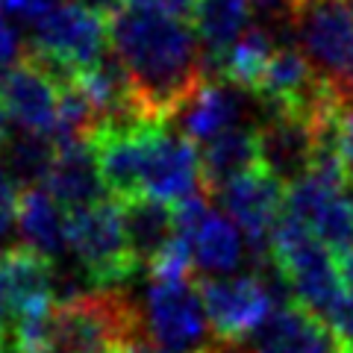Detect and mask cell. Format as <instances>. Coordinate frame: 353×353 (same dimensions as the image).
Returning a JSON list of instances; mask_svg holds the SVG:
<instances>
[{
	"mask_svg": "<svg viewBox=\"0 0 353 353\" xmlns=\"http://www.w3.org/2000/svg\"><path fill=\"white\" fill-rule=\"evenodd\" d=\"M109 44L150 124L174 121L194 88L212 77L201 39L183 18L124 6L109 18Z\"/></svg>",
	"mask_w": 353,
	"mask_h": 353,
	"instance_id": "6da1fadb",
	"label": "cell"
},
{
	"mask_svg": "<svg viewBox=\"0 0 353 353\" xmlns=\"http://www.w3.org/2000/svg\"><path fill=\"white\" fill-rule=\"evenodd\" d=\"M132 339H141L139 306L121 292H92L53 309L44 353H118Z\"/></svg>",
	"mask_w": 353,
	"mask_h": 353,
	"instance_id": "7a4b0ae2",
	"label": "cell"
},
{
	"mask_svg": "<svg viewBox=\"0 0 353 353\" xmlns=\"http://www.w3.org/2000/svg\"><path fill=\"white\" fill-rule=\"evenodd\" d=\"M271 259L285 274L294 301L306 306L309 312L321 315L324 321L333 318V312L347 297L345 280L339 271V256H333V250L292 215H283L277 230H274Z\"/></svg>",
	"mask_w": 353,
	"mask_h": 353,
	"instance_id": "3957f363",
	"label": "cell"
},
{
	"mask_svg": "<svg viewBox=\"0 0 353 353\" xmlns=\"http://www.w3.org/2000/svg\"><path fill=\"white\" fill-rule=\"evenodd\" d=\"M68 250L97 292H118L139 274L124 227V203L115 197L68 209Z\"/></svg>",
	"mask_w": 353,
	"mask_h": 353,
	"instance_id": "277c9868",
	"label": "cell"
},
{
	"mask_svg": "<svg viewBox=\"0 0 353 353\" xmlns=\"http://www.w3.org/2000/svg\"><path fill=\"white\" fill-rule=\"evenodd\" d=\"M301 50L341 103H353V12L345 0H303L292 18Z\"/></svg>",
	"mask_w": 353,
	"mask_h": 353,
	"instance_id": "5b68a950",
	"label": "cell"
},
{
	"mask_svg": "<svg viewBox=\"0 0 353 353\" xmlns=\"http://www.w3.org/2000/svg\"><path fill=\"white\" fill-rule=\"evenodd\" d=\"M141 336L168 353H201L212 333L201 301V289L192 277L150 280L139 306Z\"/></svg>",
	"mask_w": 353,
	"mask_h": 353,
	"instance_id": "8992f818",
	"label": "cell"
},
{
	"mask_svg": "<svg viewBox=\"0 0 353 353\" xmlns=\"http://www.w3.org/2000/svg\"><path fill=\"white\" fill-rule=\"evenodd\" d=\"M106 44L109 18L77 0H68L50 15L36 21L27 50L50 62L62 74L77 77L106 57Z\"/></svg>",
	"mask_w": 353,
	"mask_h": 353,
	"instance_id": "52a82bcc",
	"label": "cell"
},
{
	"mask_svg": "<svg viewBox=\"0 0 353 353\" xmlns=\"http://www.w3.org/2000/svg\"><path fill=\"white\" fill-rule=\"evenodd\" d=\"M201 301L206 309L212 336L221 347L236 350L268 321L277 309L271 289L259 274H239V277H203L197 280Z\"/></svg>",
	"mask_w": 353,
	"mask_h": 353,
	"instance_id": "ba28073f",
	"label": "cell"
},
{
	"mask_svg": "<svg viewBox=\"0 0 353 353\" xmlns=\"http://www.w3.org/2000/svg\"><path fill=\"white\" fill-rule=\"evenodd\" d=\"M68 77L71 74H62L36 53L24 50V57L3 74V83H0L9 124L24 132L57 139L62 88Z\"/></svg>",
	"mask_w": 353,
	"mask_h": 353,
	"instance_id": "9c48e42d",
	"label": "cell"
},
{
	"mask_svg": "<svg viewBox=\"0 0 353 353\" xmlns=\"http://www.w3.org/2000/svg\"><path fill=\"white\" fill-rule=\"evenodd\" d=\"M285 194H289V185L265 168L239 176L215 194L227 218L241 230L256 265L271 259V239L285 215Z\"/></svg>",
	"mask_w": 353,
	"mask_h": 353,
	"instance_id": "30bf717a",
	"label": "cell"
},
{
	"mask_svg": "<svg viewBox=\"0 0 353 353\" xmlns=\"http://www.w3.org/2000/svg\"><path fill=\"white\" fill-rule=\"evenodd\" d=\"M174 224L176 236L192 250L194 268H201L203 274L227 277L245 259L248 241L241 230L227 215L215 212L209 206V194L203 192L174 203Z\"/></svg>",
	"mask_w": 353,
	"mask_h": 353,
	"instance_id": "8fae6325",
	"label": "cell"
},
{
	"mask_svg": "<svg viewBox=\"0 0 353 353\" xmlns=\"http://www.w3.org/2000/svg\"><path fill=\"white\" fill-rule=\"evenodd\" d=\"M345 103H333L315 115H297V112H268V121L256 130L259 132V162L262 168L274 174L285 185L312 168L318 153V132H321L324 118Z\"/></svg>",
	"mask_w": 353,
	"mask_h": 353,
	"instance_id": "7c38bea8",
	"label": "cell"
},
{
	"mask_svg": "<svg viewBox=\"0 0 353 353\" xmlns=\"http://www.w3.org/2000/svg\"><path fill=\"white\" fill-rule=\"evenodd\" d=\"M201 192L203 180L197 145L183 132H171L168 124L159 127L150 141L145 174H141V197H153V201L174 206L176 201H185Z\"/></svg>",
	"mask_w": 353,
	"mask_h": 353,
	"instance_id": "4fadbf2b",
	"label": "cell"
},
{
	"mask_svg": "<svg viewBox=\"0 0 353 353\" xmlns=\"http://www.w3.org/2000/svg\"><path fill=\"white\" fill-rule=\"evenodd\" d=\"M0 274L6 283L9 327L41 321L57 309V262L30 248L0 253Z\"/></svg>",
	"mask_w": 353,
	"mask_h": 353,
	"instance_id": "5bb4252c",
	"label": "cell"
},
{
	"mask_svg": "<svg viewBox=\"0 0 353 353\" xmlns=\"http://www.w3.org/2000/svg\"><path fill=\"white\" fill-rule=\"evenodd\" d=\"M165 124H130V127H103L92 136L103 183L109 197L127 203L141 197V174H145L148 150L157 130Z\"/></svg>",
	"mask_w": 353,
	"mask_h": 353,
	"instance_id": "9a60e30c",
	"label": "cell"
},
{
	"mask_svg": "<svg viewBox=\"0 0 353 353\" xmlns=\"http://www.w3.org/2000/svg\"><path fill=\"white\" fill-rule=\"evenodd\" d=\"M248 353H345L333 324L306 306L274 309L271 318L245 341Z\"/></svg>",
	"mask_w": 353,
	"mask_h": 353,
	"instance_id": "2e32d148",
	"label": "cell"
},
{
	"mask_svg": "<svg viewBox=\"0 0 353 353\" xmlns=\"http://www.w3.org/2000/svg\"><path fill=\"white\" fill-rule=\"evenodd\" d=\"M245 88L221 80V77H206L192 92V97L176 112V124L185 139L194 145H206L230 127H239V118L245 112Z\"/></svg>",
	"mask_w": 353,
	"mask_h": 353,
	"instance_id": "e0dca14e",
	"label": "cell"
},
{
	"mask_svg": "<svg viewBox=\"0 0 353 353\" xmlns=\"http://www.w3.org/2000/svg\"><path fill=\"white\" fill-rule=\"evenodd\" d=\"M41 185L68 209L109 197L92 141H57V157Z\"/></svg>",
	"mask_w": 353,
	"mask_h": 353,
	"instance_id": "ac0fdd59",
	"label": "cell"
},
{
	"mask_svg": "<svg viewBox=\"0 0 353 353\" xmlns=\"http://www.w3.org/2000/svg\"><path fill=\"white\" fill-rule=\"evenodd\" d=\"M15 227L24 239V248L53 262H59V256L68 250V212L44 185L21 189Z\"/></svg>",
	"mask_w": 353,
	"mask_h": 353,
	"instance_id": "d6986e66",
	"label": "cell"
},
{
	"mask_svg": "<svg viewBox=\"0 0 353 353\" xmlns=\"http://www.w3.org/2000/svg\"><path fill=\"white\" fill-rule=\"evenodd\" d=\"M262 168L259 162V132L253 127H230L201 150V180L206 194H218L233 180Z\"/></svg>",
	"mask_w": 353,
	"mask_h": 353,
	"instance_id": "ffe728a7",
	"label": "cell"
},
{
	"mask_svg": "<svg viewBox=\"0 0 353 353\" xmlns=\"http://www.w3.org/2000/svg\"><path fill=\"white\" fill-rule=\"evenodd\" d=\"M250 6L253 0H194L192 9V30L201 39L206 53V65L215 77L218 62L227 57V50L250 30Z\"/></svg>",
	"mask_w": 353,
	"mask_h": 353,
	"instance_id": "44dd1931",
	"label": "cell"
},
{
	"mask_svg": "<svg viewBox=\"0 0 353 353\" xmlns=\"http://www.w3.org/2000/svg\"><path fill=\"white\" fill-rule=\"evenodd\" d=\"M124 227L130 239L132 259L139 268L145 265L150 268L153 259L176 239V224H174V206L153 201V197H136V201L124 203Z\"/></svg>",
	"mask_w": 353,
	"mask_h": 353,
	"instance_id": "7402d4cb",
	"label": "cell"
},
{
	"mask_svg": "<svg viewBox=\"0 0 353 353\" xmlns=\"http://www.w3.org/2000/svg\"><path fill=\"white\" fill-rule=\"evenodd\" d=\"M274 50L277 48H274V39L268 32L262 27H250L245 36L227 50V57L218 62L215 77H221V80L233 83L239 88H245L248 94H253V88H256L259 77L265 74V68H268Z\"/></svg>",
	"mask_w": 353,
	"mask_h": 353,
	"instance_id": "603a6c76",
	"label": "cell"
},
{
	"mask_svg": "<svg viewBox=\"0 0 353 353\" xmlns=\"http://www.w3.org/2000/svg\"><path fill=\"white\" fill-rule=\"evenodd\" d=\"M3 162L9 174L15 176V183H21V189L27 185H41L48 176L53 157H57V139L48 136H36V132H24L18 130V136H9L3 141Z\"/></svg>",
	"mask_w": 353,
	"mask_h": 353,
	"instance_id": "cb8c5ba5",
	"label": "cell"
},
{
	"mask_svg": "<svg viewBox=\"0 0 353 353\" xmlns=\"http://www.w3.org/2000/svg\"><path fill=\"white\" fill-rule=\"evenodd\" d=\"M18 183L9 174V168L0 162V239H6V233L12 230L15 218H18Z\"/></svg>",
	"mask_w": 353,
	"mask_h": 353,
	"instance_id": "d4e9b609",
	"label": "cell"
},
{
	"mask_svg": "<svg viewBox=\"0 0 353 353\" xmlns=\"http://www.w3.org/2000/svg\"><path fill=\"white\" fill-rule=\"evenodd\" d=\"M57 6H62V0H0V9H3L6 15L30 21V24H36L44 15H50Z\"/></svg>",
	"mask_w": 353,
	"mask_h": 353,
	"instance_id": "484cf974",
	"label": "cell"
},
{
	"mask_svg": "<svg viewBox=\"0 0 353 353\" xmlns=\"http://www.w3.org/2000/svg\"><path fill=\"white\" fill-rule=\"evenodd\" d=\"M339 157L353 185V103L341 109V118H339Z\"/></svg>",
	"mask_w": 353,
	"mask_h": 353,
	"instance_id": "4316f807",
	"label": "cell"
},
{
	"mask_svg": "<svg viewBox=\"0 0 353 353\" xmlns=\"http://www.w3.org/2000/svg\"><path fill=\"white\" fill-rule=\"evenodd\" d=\"M127 6L153 9V12H162L171 18H189L194 9V0H127Z\"/></svg>",
	"mask_w": 353,
	"mask_h": 353,
	"instance_id": "83f0119b",
	"label": "cell"
},
{
	"mask_svg": "<svg viewBox=\"0 0 353 353\" xmlns=\"http://www.w3.org/2000/svg\"><path fill=\"white\" fill-rule=\"evenodd\" d=\"M330 324H333V330L339 333L341 345L353 347V294H347L345 301H341V306L333 312V318H330Z\"/></svg>",
	"mask_w": 353,
	"mask_h": 353,
	"instance_id": "f1b7e54d",
	"label": "cell"
},
{
	"mask_svg": "<svg viewBox=\"0 0 353 353\" xmlns=\"http://www.w3.org/2000/svg\"><path fill=\"white\" fill-rule=\"evenodd\" d=\"M262 12H268V15H274V18H294V12H297V6L303 3V0H253Z\"/></svg>",
	"mask_w": 353,
	"mask_h": 353,
	"instance_id": "f546056e",
	"label": "cell"
},
{
	"mask_svg": "<svg viewBox=\"0 0 353 353\" xmlns=\"http://www.w3.org/2000/svg\"><path fill=\"white\" fill-rule=\"evenodd\" d=\"M339 271H341V280H345V289L353 294V245L339 253Z\"/></svg>",
	"mask_w": 353,
	"mask_h": 353,
	"instance_id": "4dcf8cb0",
	"label": "cell"
},
{
	"mask_svg": "<svg viewBox=\"0 0 353 353\" xmlns=\"http://www.w3.org/2000/svg\"><path fill=\"white\" fill-rule=\"evenodd\" d=\"M118 353H168V350L157 347V345H153V341H148L145 336H141V339H132V341H127V345L121 347Z\"/></svg>",
	"mask_w": 353,
	"mask_h": 353,
	"instance_id": "1f68e13d",
	"label": "cell"
},
{
	"mask_svg": "<svg viewBox=\"0 0 353 353\" xmlns=\"http://www.w3.org/2000/svg\"><path fill=\"white\" fill-rule=\"evenodd\" d=\"M0 83H3V77H0ZM6 139H9V115H6V106H3V94H0V148H3Z\"/></svg>",
	"mask_w": 353,
	"mask_h": 353,
	"instance_id": "d6a6232c",
	"label": "cell"
},
{
	"mask_svg": "<svg viewBox=\"0 0 353 353\" xmlns=\"http://www.w3.org/2000/svg\"><path fill=\"white\" fill-rule=\"evenodd\" d=\"M345 353H353V347H345Z\"/></svg>",
	"mask_w": 353,
	"mask_h": 353,
	"instance_id": "836d02e7",
	"label": "cell"
},
{
	"mask_svg": "<svg viewBox=\"0 0 353 353\" xmlns=\"http://www.w3.org/2000/svg\"><path fill=\"white\" fill-rule=\"evenodd\" d=\"M350 12H353V0H350Z\"/></svg>",
	"mask_w": 353,
	"mask_h": 353,
	"instance_id": "e575fe53",
	"label": "cell"
}]
</instances>
